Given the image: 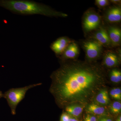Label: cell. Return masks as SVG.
I'll use <instances>...</instances> for the list:
<instances>
[{
	"instance_id": "1",
	"label": "cell",
	"mask_w": 121,
	"mask_h": 121,
	"mask_svg": "<svg viewBox=\"0 0 121 121\" xmlns=\"http://www.w3.org/2000/svg\"><path fill=\"white\" fill-rule=\"evenodd\" d=\"M50 93L60 108L90 103L106 86L105 75L98 65L73 61L63 64L51 76Z\"/></svg>"
},
{
	"instance_id": "9",
	"label": "cell",
	"mask_w": 121,
	"mask_h": 121,
	"mask_svg": "<svg viewBox=\"0 0 121 121\" xmlns=\"http://www.w3.org/2000/svg\"><path fill=\"white\" fill-rule=\"evenodd\" d=\"M79 54V50L77 44L72 42L69 45L63 53L62 59H74Z\"/></svg>"
},
{
	"instance_id": "25",
	"label": "cell",
	"mask_w": 121,
	"mask_h": 121,
	"mask_svg": "<svg viewBox=\"0 0 121 121\" xmlns=\"http://www.w3.org/2000/svg\"><path fill=\"white\" fill-rule=\"evenodd\" d=\"M116 121H121V115L119 116L118 118L117 119Z\"/></svg>"
},
{
	"instance_id": "14",
	"label": "cell",
	"mask_w": 121,
	"mask_h": 121,
	"mask_svg": "<svg viewBox=\"0 0 121 121\" xmlns=\"http://www.w3.org/2000/svg\"><path fill=\"white\" fill-rule=\"evenodd\" d=\"M87 110L89 112L97 115L104 114L105 111L104 107L94 103L90 104L87 107Z\"/></svg>"
},
{
	"instance_id": "19",
	"label": "cell",
	"mask_w": 121,
	"mask_h": 121,
	"mask_svg": "<svg viewBox=\"0 0 121 121\" xmlns=\"http://www.w3.org/2000/svg\"><path fill=\"white\" fill-rule=\"evenodd\" d=\"M84 121H97V119L94 115L87 114L84 118Z\"/></svg>"
},
{
	"instance_id": "3",
	"label": "cell",
	"mask_w": 121,
	"mask_h": 121,
	"mask_svg": "<svg viewBox=\"0 0 121 121\" xmlns=\"http://www.w3.org/2000/svg\"><path fill=\"white\" fill-rule=\"evenodd\" d=\"M41 84V83H35L23 87L12 88L5 92L4 94V98L7 100L12 115L16 114L17 105L24 98L27 91L30 89L40 86Z\"/></svg>"
},
{
	"instance_id": "7",
	"label": "cell",
	"mask_w": 121,
	"mask_h": 121,
	"mask_svg": "<svg viewBox=\"0 0 121 121\" xmlns=\"http://www.w3.org/2000/svg\"><path fill=\"white\" fill-rule=\"evenodd\" d=\"M107 31L111 44L115 46L120 45L121 40V29L117 27L111 26Z\"/></svg>"
},
{
	"instance_id": "21",
	"label": "cell",
	"mask_w": 121,
	"mask_h": 121,
	"mask_svg": "<svg viewBox=\"0 0 121 121\" xmlns=\"http://www.w3.org/2000/svg\"><path fill=\"white\" fill-rule=\"evenodd\" d=\"M98 121H113L112 119L109 118L103 117L99 119Z\"/></svg>"
},
{
	"instance_id": "24",
	"label": "cell",
	"mask_w": 121,
	"mask_h": 121,
	"mask_svg": "<svg viewBox=\"0 0 121 121\" xmlns=\"http://www.w3.org/2000/svg\"><path fill=\"white\" fill-rule=\"evenodd\" d=\"M4 97V94L2 93V91H0V99Z\"/></svg>"
},
{
	"instance_id": "23",
	"label": "cell",
	"mask_w": 121,
	"mask_h": 121,
	"mask_svg": "<svg viewBox=\"0 0 121 121\" xmlns=\"http://www.w3.org/2000/svg\"><path fill=\"white\" fill-rule=\"evenodd\" d=\"M69 121H78L75 118L70 117Z\"/></svg>"
},
{
	"instance_id": "11",
	"label": "cell",
	"mask_w": 121,
	"mask_h": 121,
	"mask_svg": "<svg viewBox=\"0 0 121 121\" xmlns=\"http://www.w3.org/2000/svg\"><path fill=\"white\" fill-rule=\"evenodd\" d=\"M104 63L107 67H113L118 64L119 59L115 52L111 51H107L104 55Z\"/></svg>"
},
{
	"instance_id": "13",
	"label": "cell",
	"mask_w": 121,
	"mask_h": 121,
	"mask_svg": "<svg viewBox=\"0 0 121 121\" xmlns=\"http://www.w3.org/2000/svg\"><path fill=\"white\" fill-rule=\"evenodd\" d=\"M95 97L96 102L101 105H107L109 102L108 91L105 89L99 91Z\"/></svg>"
},
{
	"instance_id": "12",
	"label": "cell",
	"mask_w": 121,
	"mask_h": 121,
	"mask_svg": "<svg viewBox=\"0 0 121 121\" xmlns=\"http://www.w3.org/2000/svg\"><path fill=\"white\" fill-rule=\"evenodd\" d=\"M83 110V106L79 104H72L65 107L66 112L74 117L80 116Z\"/></svg>"
},
{
	"instance_id": "8",
	"label": "cell",
	"mask_w": 121,
	"mask_h": 121,
	"mask_svg": "<svg viewBox=\"0 0 121 121\" xmlns=\"http://www.w3.org/2000/svg\"><path fill=\"white\" fill-rule=\"evenodd\" d=\"M94 38L96 41L102 46L108 47L111 44L108 32L103 28H101L96 32L94 35Z\"/></svg>"
},
{
	"instance_id": "10",
	"label": "cell",
	"mask_w": 121,
	"mask_h": 121,
	"mask_svg": "<svg viewBox=\"0 0 121 121\" xmlns=\"http://www.w3.org/2000/svg\"><path fill=\"white\" fill-rule=\"evenodd\" d=\"M107 20L111 23H118L121 20V9L119 7H114L108 10L106 15Z\"/></svg>"
},
{
	"instance_id": "16",
	"label": "cell",
	"mask_w": 121,
	"mask_h": 121,
	"mask_svg": "<svg viewBox=\"0 0 121 121\" xmlns=\"http://www.w3.org/2000/svg\"><path fill=\"white\" fill-rule=\"evenodd\" d=\"M111 97L116 100H121V90L120 88H114L111 90L110 93Z\"/></svg>"
},
{
	"instance_id": "22",
	"label": "cell",
	"mask_w": 121,
	"mask_h": 121,
	"mask_svg": "<svg viewBox=\"0 0 121 121\" xmlns=\"http://www.w3.org/2000/svg\"><path fill=\"white\" fill-rule=\"evenodd\" d=\"M110 1L113 4H120L121 3V0H111Z\"/></svg>"
},
{
	"instance_id": "20",
	"label": "cell",
	"mask_w": 121,
	"mask_h": 121,
	"mask_svg": "<svg viewBox=\"0 0 121 121\" xmlns=\"http://www.w3.org/2000/svg\"><path fill=\"white\" fill-rule=\"evenodd\" d=\"M70 117L66 113H63L60 116V121H69Z\"/></svg>"
},
{
	"instance_id": "6",
	"label": "cell",
	"mask_w": 121,
	"mask_h": 121,
	"mask_svg": "<svg viewBox=\"0 0 121 121\" xmlns=\"http://www.w3.org/2000/svg\"><path fill=\"white\" fill-rule=\"evenodd\" d=\"M71 41L66 37H61L53 42L51 46L52 51L56 55L63 54Z\"/></svg>"
},
{
	"instance_id": "17",
	"label": "cell",
	"mask_w": 121,
	"mask_h": 121,
	"mask_svg": "<svg viewBox=\"0 0 121 121\" xmlns=\"http://www.w3.org/2000/svg\"><path fill=\"white\" fill-rule=\"evenodd\" d=\"M110 110L114 114H118L121 112V102H113L110 106Z\"/></svg>"
},
{
	"instance_id": "4",
	"label": "cell",
	"mask_w": 121,
	"mask_h": 121,
	"mask_svg": "<svg viewBox=\"0 0 121 121\" xmlns=\"http://www.w3.org/2000/svg\"><path fill=\"white\" fill-rule=\"evenodd\" d=\"M102 46L96 40L85 42L83 47L87 58L92 60L98 58L101 54Z\"/></svg>"
},
{
	"instance_id": "5",
	"label": "cell",
	"mask_w": 121,
	"mask_h": 121,
	"mask_svg": "<svg viewBox=\"0 0 121 121\" xmlns=\"http://www.w3.org/2000/svg\"><path fill=\"white\" fill-rule=\"evenodd\" d=\"M100 17L97 13L93 11L88 12L83 18V28L86 31H91L97 28L100 24Z\"/></svg>"
},
{
	"instance_id": "18",
	"label": "cell",
	"mask_w": 121,
	"mask_h": 121,
	"mask_svg": "<svg viewBox=\"0 0 121 121\" xmlns=\"http://www.w3.org/2000/svg\"><path fill=\"white\" fill-rule=\"evenodd\" d=\"M95 4L98 7L102 8L109 5L110 1L108 0H96Z\"/></svg>"
},
{
	"instance_id": "15",
	"label": "cell",
	"mask_w": 121,
	"mask_h": 121,
	"mask_svg": "<svg viewBox=\"0 0 121 121\" xmlns=\"http://www.w3.org/2000/svg\"><path fill=\"white\" fill-rule=\"evenodd\" d=\"M111 81L113 82L118 83L121 81V72L117 69H114L111 72L110 74Z\"/></svg>"
},
{
	"instance_id": "2",
	"label": "cell",
	"mask_w": 121,
	"mask_h": 121,
	"mask_svg": "<svg viewBox=\"0 0 121 121\" xmlns=\"http://www.w3.org/2000/svg\"><path fill=\"white\" fill-rule=\"evenodd\" d=\"M0 7L16 14L22 15L39 14L51 17H66L67 14L58 12L46 5L26 0H0Z\"/></svg>"
}]
</instances>
